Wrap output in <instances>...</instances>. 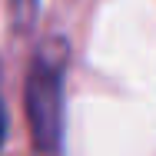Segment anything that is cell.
I'll use <instances>...</instances> for the list:
<instances>
[{"label": "cell", "mask_w": 156, "mask_h": 156, "mask_svg": "<svg viewBox=\"0 0 156 156\" xmlns=\"http://www.w3.org/2000/svg\"><path fill=\"white\" fill-rule=\"evenodd\" d=\"M10 7H13V20L17 23H30L33 10H37V0H10Z\"/></svg>", "instance_id": "obj_2"}, {"label": "cell", "mask_w": 156, "mask_h": 156, "mask_svg": "<svg viewBox=\"0 0 156 156\" xmlns=\"http://www.w3.org/2000/svg\"><path fill=\"white\" fill-rule=\"evenodd\" d=\"M63 66H66V43L47 40L37 50L23 80L30 140L37 153L43 156H60L63 150Z\"/></svg>", "instance_id": "obj_1"}, {"label": "cell", "mask_w": 156, "mask_h": 156, "mask_svg": "<svg viewBox=\"0 0 156 156\" xmlns=\"http://www.w3.org/2000/svg\"><path fill=\"white\" fill-rule=\"evenodd\" d=\"M0 140H3V113H0Z\"/></svg>", "instance_id": "obj_3"}]
</instances>
